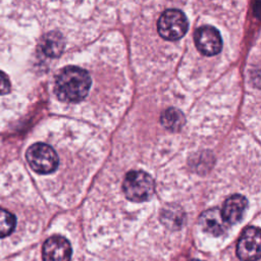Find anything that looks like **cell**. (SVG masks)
Segmentation results:
<instances>
[{"instance_id":"12","label":"cell","mask_w":261,"mask_h":261,"mask_svg":"<svg viewBox=\"0 0 261 261\" xmlns=\"http://www.w3.org/2000/svg\"><path fill=\"white\" fill-rule=\"evenodd\" d=\"M161 123L169 130H179L185 124V116L184 114L175 109V108H168L161 114Z\"/></svg>"},{"instance_id":"8","label":"cell","mask_w":261,"mask_h":261,"mask_svg":"<svg viewBox=\"0 0 261 261\" xmlns=\"http://www.w3.org/2000/svg\"><path fill=\"white\" fill-rule=\"evenodd\" d=\"M199 222L206 232L214 237L223 234L229 225L223 218L221 210L218 208H211L204 211L200 216Z\"/></svg>"},{"instance_id":"2","label":"cell","mask_w":261,"mask_h":261,"mask_svg":"<svg viewBox=\"0 0 261 261\" xmlns=\"http://www.w3.org/2000/svg\"><path fill=\"white\" fill-rule=\"evenodd\" d=\"M122 191L128 200L141 203L152 198L155 192V184L150 174L141 170H132L124 177Z\"/></svg>"},{"instance_id":"10","label":"cell","mask_w":261,"mask_h":261,"mask_svg":"<svg viewBox=\"0 0 261 261\" xmlns=\"http://www.w3.org/2000/svg\"><path fill=\"white\" fill-rule=\"evenodd\" d=\"M63 36L57 31H51L43 36L40 42L41 51L48 57L55 58L61 55L64 50Z\"/></svg>"},{"instance_id":"6","label":"cell","mask_w":261,"mask_h":261,"mask_svg":"<svg viewBox=\"0 0 261 261\" xmlns=\"http://www.w3.org/2000/svg\"><path fill=\"white\" fill-rule=\"evenodd\" d=\"M197 49L206 56L216 55L222 48L219 32L211 25H202L194 34Z\"/></svg>"},{"instance_id":"14","label":"cell","mask_w":261,"mask_h":261,"mask_svg":"<svg viewBox=\"0 0 261 261\" xmlns=\"http://www.w3.org/2000/svg\"><path fill=\"white\" fill-rule=\"evenodd\" d=\"M10 90H11V85L7 74L0 70V95L8 94Z\"/></svg>"},{"instance_id":"9","label":"cell","mask_w":261,"mask_h":261,"mask_svg":"<svg viewBox=\"0 0 261 261\" xmlns=\"http://www.w3.org/2000/svg\"><path fill=\"white\" fill-rule=\"evenodd\" d=\"M248 201L242 195H232L224 202L221 210L222 216L228 224H234L242 220Z\"/></svg>"},{"instance_id":"7","label":"cell","mask_w":261,"mask_h":261,"mask_svg":"<svg viewBox=\"0 0 261 261\" xmlns=\"http://www.w3.org/2000/svg\"><path fill=\"white\" fill-rule=\"evenodd\" d=\"M71 246L65 238L52 236L46 240L42 249L43 261H70Z\"/></svg>"},{"instance_id":"13","label":"cell","mask_w":261,"mask_h":261,"mask_svg":"<svg viewBox=\"0 0 261 261\" xmlns=\"http://www.w3.org/2000/svg\"><path fill=\"white\" fill-rule=\"evenodd\" d=\"M16 224L15 216L6 209L0 207V238L9 236Z\"/></svg>"},{"instance_id":"11","label":"cell","mask_w":261,"mask_h":261,"mask_svg":"<svg viewBox=\"0 0 261 261\" xmlns=\"http://www.w3.org/2000/svg\"><path fill=\"white\" fill-rule=\"evenodd\" d=\"M185 219V213L182 209L175 205H169L161 212L162 223L170 229H176L181 226Z\"/></svg>"},{"instance_id":"15","label":"cell","mask_w":261,"mask_h":261,"mask_svg":"<svg viewBox=\"0 0 261 261\" xmlns=\"http://www.w3.org/2000/svg\"><path fill=\"white\" fill-rule=\"evenodd\" d=\"M190 261H200V260H190Z\"/></svg>"},{"instance_id":"1","label":"cell","mask_w":261,"mask_h":261,"mask_svg":"<svg viewBox=\"0 0 261 261\" xmlns=\"http://www.w3.org/2000/svg\"><path fill=\"white\" fill-rule=\"evenodd\" d=\"M91 77L89 73L77 66H65L56 74L54 92L63 102H80L89 93Z\"/></svg>"},{"instance_id":"3","label":"cell","mask_w":261,"mask_h":261,"mask_svg":"<svg viewBox=\"0 0 261 261\" xmlns=\"http://www.w3.org/2000/svg\"><path fill=\"white\" fill-rule=\"evenodd\" d=\"M25 157L32 169L41 174H48L55 171L59 162L54 149L45 143L32 145L28 149Z\"/></svg>"},{"instance_id":"4","label":"cell","mask_w":261,"mask_h":261,"mask_svg":"<svg viewBox=\"0 0 261 261\" xmlns=\"http://www.w3.org/2000/svg\"><path fill=\"white\" fill-rule=\"evenodd\" d=\"M188 19L178 9H167L159 17L157 29L159 35L167 41H176L182 38L188 31Z\"/></svg>"},{"instance_id":"5","label":"cell","mask_w":261,"mask_h":261,"mask_svg":"<svg viewBox=\"0 0 261 261\" xmlns=\"http://www.w3.org/2000/svg\"><path fill=\"white\" fill-rule=\"evenodd\" d=\"M261 252V233L255 226L248 227L237 245V255L242 261H257Z\"/></svg>"}]
</instances>
